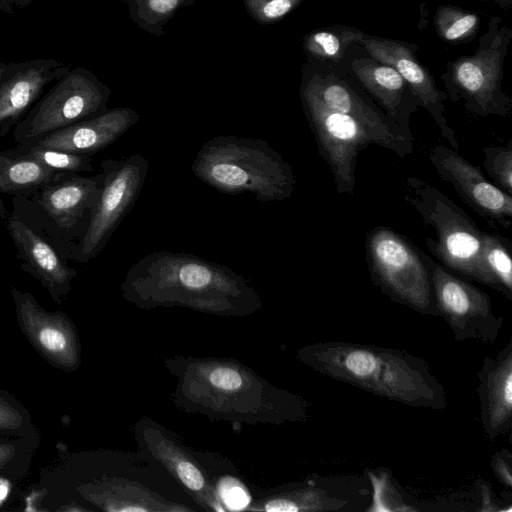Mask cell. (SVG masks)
Wrapping results in <instances>:
<instances>
[{
  "label": "cell",
  "instance_id": "1",
  "mask_svg": "<svg viewBox=\"0 0 512 512\" xmlns=\"http://www.w3.org/2000/svg\"><path fill=\"white\" fill-rule=\"evenodd\" d=\"M164 363L177 379L172 402L183 411L232 425H283L310 416L307 400L238 360L173 356Z\"/></svg>",
  "mask_w": 512,
  "mask_h": 512
},
{
  "label": "cell",
  "instance_id": "2",
  "mask_svg": "<svg viewBox=\"0 0 512 512\" xmlns=\"http://www.w3.org/2000/svg\"><path fill=\"white\" fill-rule=\"evenodd\" d=\"M121 291L126 301L145 310L180 307L242 317L262 308L260 294L243 275L184 251L145 255L130 267Z\"/></svg>",
  "mask_w": 512,
  "mask_h": 512
},
{
  "label": "cell",
  "instance_id": "3",
  "mask_svg": "<svg viewBox=\"0 0 512 512\" xmlns=\"http://www.w3.org/2000/svg\"><path fill=\"white\" fill-rule=\"evenodd\" d=\"M296 359L326 377L409 407L442 410L448 403L428 363L404 350L324 341L299 348Z\"/></svg>",
  "mask_w": 512,
  "mask_h": 512
},
{
  "label": "cell",
  "instance_id": "4",
  "mask_svg": "<svg viewBox=\"0 0 512 512\" xmlns=\"http://www.w3.org/2000/svg\"><path fill=\"white\" fill-rule=\"evenodd\" d=\"M191 171L221 193H251L264 203L290 198L297 184L292 166L267 141L232 135L204 143Z\"/></svg>",
  "mask_w": 512,
  "mask_h": 512
},
{
  "label": "cell",
  "instance_id": "5",
  "mask_svg": "<svg viewBox=\"0 0 512 512\" xmlns=\"http://www.w3.org/2000/svg\"><path fill=\"white\" fill-rule=\"evenodd\" d=\"M405 201L431 226L436 239L425 244L446 269L494 289L482 262L484 231L452 199L418 177L403 183Z\"/></svg>",
  "mask_w": 512,
  "mask_h": 512
},
{
  "label": "cell",
  "instance_id": "6",
  "mask_svg": "<svg viewBox=\"0 0 512 512\" xmlns=\"http://www.w3.org/2000/svg\"><path fill=\"white\" fill-rule=\"evenodd\" d=\"M137 453L160 466L201 510L225 512L219 496L220 482L238 475L226 458L198 451L173 431L142 417L133 427Z\"/></svg>",
  "mask_w": 512,
  "mask_h": 512
},
{
  "label": "cell",
  "instance_id": "7",
  "mask_svg": "<svg viewBox=\"0 0 512 512\" xmlns=\"http://www.w3.org/2000/svg\"><path fill=\"white\" fill-rule=\"evenodd\" d=\"M511 40L512 30L491 16L475 53L446 63L441 79L447 97L462 102L473 116H510L512 98L503 91L502 79Z\"/></svg>",
  "mask_w": 512,
  "mask_h": 512
},
{
  "label": "cell",
  "instance_id": "8",
  "mask_svg": "<svg viewBox=\"0 0 512 512\" xmlns=\"http://www.w3.org/2000/svg\"><path fill=\"white\" fill-rule=\"evenodd\" d=\"M365 256L373 285L391 301L438 317L429 273L416 245L392 228L378 226L367 233Z\"/></svg>",
  "mask_w": 512,
  "mask_h": 512
},
{
  "label": "cell",
  "instance_id": "9",
  "mask_svg": "<svg viewBox=\"0 0 512 512\" xmlns=\"http://www.w3.org/2000/svg\"><path fill=\"white\" fill-rule=\"evenodd\" d=\"M328 108L349 116L375 139L376 145L404 158L413 151V141L386 116L343 63L308 61L301 71V83Z\"/></svg>",
  "mask_w": 512,
  "mask_h": 512
},
{
  "label": "cell",
  "instance_id": "10",
  "mask_svg": "<svg viewBox=\"0 0 512 512\" xmlns=\"http://www.w3.org/2000/svg\"><path fill=\"white\" fill-rule=\"evenodd\" d=\"M418 252L429 273L438 316L444 319L454 338L459 342L494 343L504 319L494 313L489 295L449 272L419 247Z\"/></svg>",
  "mask_w": 512,
  "mask_h": 512
},
{
  "label": "cell",
  "instance_id": "11",
  "mask_svg": "<svg viewBox=\"0 0 512 512\" xmlns=\"http://www.w3.org/2000/svg\"><path fill=\"white\" fill-rule=\"evenodd\" d=\"M111 90L90 71L77 68L50 90L18 129V141L40 137L108 110Z\"/></svg>",
  "mask_w": 512,
  "mask_h": 512
},
{
  "label": "cell",
  "instance_id": "12",
  "mask_svg": "<svg viewBox=\"0 0 512 512\" xmlns=\"http://www.w3.org/2000/svg\"><path fill=\"white\" fill-rule=\"evenodd\" d=\"M299 95L319 153L328 164L339 194H353L359 152L376 144L373 136L356 120L328 108L313 92L300 84Z\"/></svg>",
  "mask_w": 512,
  "mask_h": 512
},
{
  "label": "cell",
  "instance_id": "13",
  "mask_svg": "<svg viewBox=\"0 0 512 512\" xmlns=\"http://www.w3.org/2000/svg\"><path fill=\"white\" fill-rule=\"evenodd\" d=\"M371 498L369 479L355 475L311 477L252 497L246 511L366 512Z\"/></svg>",
  "mask_w": 512,
  "mask_h": 512
},
{
  "label": "cell",
  "instance_id": "14",
  "mask_svg": "<svg viewBox=\"0 0 512 512\" xmlns=\"http://www.w3.org/2000/svg\"><path fill=\"white\" fill-rule=\"evenodd\" d=\"M101 168L100 193L81 242L82 261L92 259L101 251L131 211L144 185L149 164L142 154H132L119 160L103 161Z\"/></svg>",
  "mask_w": 512,
  "mask_h": 512
},
{
  "label": "cell",
  "instance_id": "15",
  "mask_svg": "<svg viewBox=\"0 0 512 512\" xmlns=\"http://www.w3.org/2000/svg\"><path fill=\"white\" fill-rule=\"evenodd\" d=\"M359 46L367 54L382 63L395 68L407 83L419 106L430 114L440 135L454 150L459 142L455 130L449 125L444 114L445 91L438 88L435 78L417 56L418 46L402 40L388 39L364 33Z\"/></svg>",
  "mask_w": 512,
  "mask_h": 512
},
{
  "label": "cell",
  "instance_id": "16",
  "mask_svg": "<svg viewBox=\"0 0 512 512\" xmlns=\"http://www.w3.org/2000/svg\"><path fill=\"white\" fill-rule=\"evenodd\" d=\"M427 157L438 176L477 214L491 225L511 227L512 196L489 181L478 166L443 145L432 146Z\"/></svg>",
  "mask_w": 512,
  "mask_h": 512
},
{
  "label": "cell",
  "instance_id": "17",
  "mask_svg": "<svg viewBox=\"0 0 512 512\" xmlns=\"http://www.w3.org/2000/svg\"><path fill=\"white\" fill-rule=\"evenodd\" d=\"M342 63L405 137L413 141L410 119L419 105L397 70L368 54L345 56Z\"/></svg>",
  "mask_w": 512,
  "mask_h": 512
},
{
  "label": "cell",
  "instance_id": "18",
  "mask_svg": "<svg viewBox=\"0 0 512 512\" xmlns=\"http://www.w3.org/2000/svg\"><path fill=\"white\" fill-rule=\"evenodd\" d=\"M480 419L487 439L512 430V341L486 356L478 371Z\"/></svg>",
  "mask_w": 512,
  "mask_h": 512
},
{
  "label": "cell",
  "instance_id": "19",
  "mask_svg": "<svg viewBox=\"0 0 512 512\" xmlns=\"http://www.w3.org/2000/svg\"><path fill=\"white\" fill-rule=\"evenodd\" d=\"M139 118V114L130 107L108 109L100 115L48 133L32 145L91 155L117 141Z\"/></svg>",
  "mask_w": 512,
  "mask_h": 512
},
{
  "label": "cell",
  "instance_id": "20",
  "mask_svg": "<svg viewBox=\"0 0 512 512\" xmlns=\"http://www.w3.org/2000/svg\"><path fill=\"white\" fill-rule=\"evenodd\" d=\"M102 185V173L95 177H73L46 187L40 203L59 227L71 228L94 207Z\"/></svg>",
  "mask_w": 512,
  "mask_h": 512
},
{
  "label": "cell",
  "instance_id": "21",
  "mask_svg": "<svg viewBox=\"0 0 512 512\" xmlns=\"http://www.w3.org/2000/svg\"><path fill=\"white\" fill-rule=\"evenodd\" d=\"M54 61H37L0 85V127L19 117L56 73Z\"/></svg>",
  "mask_w": 512,
  "mask_h": 512
},
{
  "label": "cell",
  "instance_id": "22",
  "mask_svg": "<svg viewBox=\"0 0 512 512\" xmlns=\"http://www.w3.org/2000/svg\"><path fill=\"white\" fill-rule=\"evenodd\" d=\"M9 231L26 263L45 284L62 286L74 277L76 272L66 267L52 247L22 222L12 219Z\"/></svg>",
  "mask_w": 512,
  "mask_h": 512
},
{
  "label": "cell",
  "instance_id": "23",
  "mask_svg": "<svg viewBox=\"0 0 512 512\" xmlns=\"http://www.w3.org/2000/svg\"><path fill=\"white\" fill-rule=\"evenodd\" d=\"M17 295L19 313L29 327L34 341L50 357L70 364L75 357V345L70 329L64 327V321L56 316L42 313L29 295Z\"/></svg>",
  "mask_w": 512,
  "mask_h": 512
},
{
  "label": "cell",
  "instance_id": "24",
  "mask_svg": "<svg viewBox=\"0 0 512 512\" xmlns=\"http://www.w3.org/2000/svg\"><path fill=\"white\" fill-rule=\"evenodd\" d=\"M364 32L353 26L335 24L312 30L302 38L308 61L341 63L352 45H359Z\"/></svg>",
  "mask_w": 512,
  "mask_h": 512
},
{
  "label": "cell",
  "instance_id": "25",
  "mask_svg": "<svg viewBox=\"0 0 512 512\" xmlns=\"http://www.w3.org/2000/svg\"><path fill=\"white\" fill-rule=\"evenodd\" d=\"M55 170L23 155L12 157L0 153V190L19 192L47 184Z\"/></svg>",
  "mask_w": 512,
  "mask_h": 512
},
{
  "label": "cell",
  "instance_id": "26",
  "mask_svg": "<svg viewBox=\"0 0 512 512\" xmlns=\"http://www.w3.org/2000/svg\"><path fill=\"white\" fill-rule=\"evenodd\" d=\"M482 262L494 290L512 301L511 242L503 236L484 232Z\"/></svg>",
  "mask_w": 512,
  "mask_h": 512
},
{
  "label": "cell",
  "instance_id": "27",
  "mask_svg": "<svg viewBox=\"0 0 512 512\" xmlns=\"http://www.w3.org/2000/svg\"><path fill=\"white\" fill-rule=\"evenodd\" d=\"M480 22L477 13L450 4L438 6L434 13L438 37L453 45L473 40L479 32Z\"/></svg>",
  "mask_w": 512,
  "mask_h": 512
},
{
  "label": "cell",
  "instance_id": "28",
  "mask_svg": "<svg viewBox=\"0 0 512 512\" xmlns=\"http://www.w3.org/2000/svg\"><path fill=\"white\" fill-rule=\"evenodd\" d=\"M129 15L142 30L156 36L164 34V27L184 7L197 0H125Z\"/></svg>",
  "mask_w": 512,
  "mask_h": 512
},
{
  "label": "cell",
  "instance_id": "29",
  "mask_svg": "<svg viewBox=\"0 0 512 512\" xmlns=\"http://www.w3.org/2000/svg\"><path fill=\"white\" fill-rule=\"evenodd\" d=\"M372 489L370 506L366 512H419V508L408 501L395 482L392 474L385 470L366 472Z\"/></svg>",
  "mask_w": 512,
  "mask_h": 512
},
{
  "label": "cell",
  "instance_id": "30",
  "mask_svg": "<svg viewBox=\"0 0 512 512\" xmlns=\"http://www.w3.org/2000/svg\"><path fill=\"white\" fill-rule=\"evenodd\" d=\"M482 151V165L493 184L512 195V141L506 146L488 145Z\"/></svg>",
  "mask_w": 512,
  "mask_h": 512
},
{
  "label": "cell",
  "instance_id": "31",
  "mask_svg": "<svg viewBox=\"0 0 512 512\" xmlns=\"http://www.w3.org/2000/svg\"><path fill=\"white\" fill-rule=\"evenodd\" d=\"M53 170L90 171L92 170L89 154L66 152L37 145H30L24 154Z\"/></svg>",
  "mask_w": 512,
  "mask_h": 512
},
{
  "label": "cell",
  "instance_id": "32",
  "mask_svg": "<svg viewBox=\"0 0 512 512\" xmlns=\"http://www.w3.org/2000/svg\"><path fill=\"white\" fill-rule=\"evenodd\" d=\"M218 492L226 511L246 510L252 499L238 475L225 477L219 484Z\"/></svg>",
  "mask_w": 512,
  "mask_h": 512
},
{
  "label": "cell",
  "instance_id": "33",
  "mask_svg": "<svg viewBox=\"0 0 512 512\" xmlns=\"http://www.w3.org/2000/svg\"><path fill=\"white\" fill-rule=\"evenodd\" d=\"M304 1L307 0H268L249 15L259 24H272L283 19Z\"/></svg>",
  "mask_w": 512,
  "mask_h": 512
},
{
  "label": "cell",
  "instance_id": "34",
  "mask_svg": "<svg viewBox=\"0 0 512 512\" xmlns=\"http://www.w3.org/2000/svg\"><path fill=\"white\" fill-rule=\"evenodd\" d=\"M490 466L497 480L506 488L512 487V454L503 448L496 452L490 461Z\"/></svg>",
  "mask_w": 512,
  "mask_h": 512
},
{
  "label": "cell",
  "instance_id": "35",
  "mask_svg": "<svg viewBox=\"0 0 512 512\" xmlns=\"http://www.w3.org/2000/svg\"><path fill=\"white\" fill-rule=\"evenodd\" d=\"M268 0H243L244 6L248 14H251Z\"/></svg>",
  "mask_w": 512,
  "mask_h": 512
},
{
  "label": "cell",
  "instance_id": "36",
  "mask_svg": "<svg viewBox=\"0 0 512 512\" xmlns=\"http://www.w3.org/2000/svg\"><path fill=\"white\" fill-rule=\"evenodd\" d=\"M14 415H11L7 409L0 407V427L8 426V424L14 420Z\"/></svg>",
  "mask_w": 512,
  "mask_h": 512
},
{
  "label": "cell",
  "instance_id": "37",
  "mask_svg": "<svg viewBox=\"0 0 512 512\" xmlns=\"http://www.w3.org/2000/svg\"><path fill=\"white\" fill-rule=\"evenodd\" d=\"M501 9L508 10L512 6V0H493Z\"/></svg>",
  "mask_w": 512,
  "mask_h": 512
},
{
  "label": "cell",
  "instance_id": "38",
  "mask_svg": "<svg viewBox=\"0 0 512 512\" xmlns=\"http://www.w3.org/2000/svg\"><path fill=\"white\" fill-rule=\"evenodd\" d=\"M8 493V486L5 482L0 481V502L6 497Z\"/></svg>",
  "mask_w": 512,
  "mask_h": 512
},
{
  "label": "cell",
  "instance_id": "39",
  "mask_svg": "<svg viewBox=\"0 0 512 512\" xmlns=\"http://www.w3.org/2000/svg\"><path fill=\"white\" fill-rule=\"evenodd\" d=\"M6 69H7V66L4 63H0V85L2 83V79L5 74Z\"/></svg>",
  "mask_w": 512,
  "mask_h": 512
},
{
  "label": "cell",
  "instance_id": "40",
  "mask_svg": "<svg viewBox=\"0 0 512 512\" xmlns=\"http://www.w3.org/2000/svg\"><path fill=\"white\" fill-rule=\"evenodd\" d=\"M6 454H7V450L6 449L3 450L0 448V461L5 458Z\"/></svg>",
  "mask_w": 512,
  "mask_h": 512
},
{
  "label": "cell",
  "instance_id": "41",
  "mask_svg": "<svg viewBox=\"0 0 512 512\" xmlns=\"http://www.w3.org/2000/svg\"><path fill=\"white\" fill-rule=\"evenodd\" d=\"M3 7H4V2H3V0H0V9H3Z\"/></svg>",
  "mask_w": 512,
  "mask_h": 512
},
{
  "label": "cell",
  "instance_id": "42",
  "mask_svg": "<svg viewBox=\"0 0 512 512\" xmlns=\"http://www.w3.org/2000/svg\"><path fill=\"white\" fill-rule=\"evenodd\" d=\"M22 2H24L25 4L29 3L31 0H21Z\"/></svg>",
  "mask_w": 512,
  "mask_h": 512
},
{
  "label": "cell",
  "instance_id": "43",
  "mask_svg": "<svg viewBox=\"0 0 512 512\" xmlns=\"http://www.w3.org/2000/svg\"><path fill=\"white\" fill-rule=\"evenodd\" d=\"M482 1H489V0H482Z\"/></svg>",
  "mask_w": 512,
  "mask_h": 512
}]
</instances>
